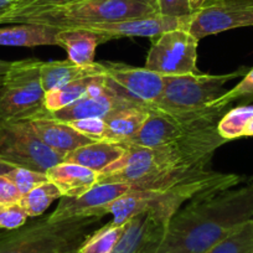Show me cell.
Listing matches in <instances>:
<instances>
[{"instance_id": "29", "label": "cell", "mask_w": 253, "mask_h": 253, "mask_svg": "<svg viewBox=\"0 0 253 253\" xmlns=\"http://www.w3.org/2000/svg\"><path fill=\"white\" fill-rule=\"evenodd\" d=\"M11 181L15 184L18 187L21 195H25L29 191L34 189V187L39 186V185L43 184V182L48 181V177L46 172L35 171V170L25 169V168H14L11 171L5 174Z\"/></svg>"}, {"instance_id": "10", "label": "cell", "mask_w": 253, "mask_h": 253, "mask_svg": "<svg viewBox=\"0 0 253 253\" xmlns=\"http://www.w3.org/2000/svg\"><path fill=\"white\" fill-rule=\"evenodd\" d=\"M253 26V0H213L187 19L185 29L199 41L233 29Z\"/></svg>"}, {"instance_id": "16", "label": "cell", "mask_w": 253, "mask_h": 253, "mask_svg": "<svg viewBox=\"0 0 253 253\" xmlns=\"http://www.w3.org/2000/svg\"><path fill=\"white\" fill-rule=\"evenodd\" d=\"M28 122L38 137L47 147L62 155L63 158L77 148L96 142L77 132L66 122L56 121L50 117L41 116L38 118L29 119Z\"/></svg>"}, {"instance_id": "39", "label": "cell", "mask_w": 253, "mask_h": 253, "mask_svg": "<svg viewBox=\"0 0 253 253\" xmlns=\"http://www.w3.org/2000/svg\"><path fill=\"white\" fill-rule=\"evenodd\" d=\"M29 0H16L15 3L13 4V5L10 6V8L9 9H11V8H18V6H20V5H23V4H25V3H28Z\"/></svg>"}, {"instance_id": "36", "label": "cell", "mask_w": 253, "mask_h": 253, "mask_svg": "<svg viewBox=\"0 0 253 253\" xmlns=\"http://www.w3.org/2000/svg\"><path fill=\"white\" fill-rule=\"evenodd\" d=\"M213 0H190V4H191V9H193V14L195 11H198L199 9H201L203 6L208 5L209 3H211Z\"/></svg>"}, {"instance_id": "14", "label": "cell", "mask_w": 253, "mask_h": 253, "mask_svg": "<svg viewBox=\"0 0 253 253\" xmlns=\"http://www.w3.org/2000/svg\"><path fill=\"white\" fill-rule=\"evenodd\" d=\"M132 106H140V104L119 96L106 84L104 76H97L84 97L58 111H45L41 116L50 117L61 122L79 121L86 118H104L116 109Z\"/></svg>"}, {"instance_id": "11", "label": "cell", "mask_w": 253, "mask_h": 253, "mask_svg": "<svg viewBox=\"0 0 253 253\" xmlns=\"http://www.w3.org/2000/svg\"><path fill=\"white\" fill-rule=\"evenodd\" d=\"M106 84L116 93L140 106L157 103L164 89V76L145 67L102 61Z\"/></svg>"}, {"instance_id": "1", "label": "cell", "mask_w": 253, "mask_h": 253, "mask_svg": "<svg viewBox=\"0 0 253 253\" xmlns=\"http://www.w3.org/2000/svg\"><path fill=\"white\" fill-rule=\"evenodd\" d=\"M225 143L216 124L163 147L124 145L126 154L99 174L98 182H126L134 190L169 189L212 171L213 154Z\"/></svg>"}, {"instance_id": "37", "label": "cell", "mask_w": 253, "mask_h": 253, "mask_svg": "<svg viewBox=\"0 0 253 253\" xmlns=\"http://www.w3.org/2000/svg\"><path fill=\"white\" fill-rule=\"evenodd\" d=\"M15 1L16 0H0V14L8 10Z\"/></svg>"}, {"instance_id": "17", "label": "cell", "mask_w": 253, "mask_h": 253, "mask_svg": "<svg viewBox=\"0 0 253 253\" xmlns=\"http://www.w3.org/2000/svg\"><path fill=\"white\" fill-rule=\"evenodd\" d=\"M48 180L60 189L62 198H79L98 184L99 174L82 165L62 162L46 171Z\"/></svg>"}, {"instance_id": "9", "label": "cell", "mask_w": 253, "mask_h": 253, "mask_svg": "<svg viewBox=\"0 0 253 253\" xmlns=\"http://www.w3.org/2000/svg\"><path fill=\"white\" fill-rule=\"evenodd\" d=\"M199 40L186 29H174L152 39L145 69L162 76L199 74Z\"/></svg>"}, {"instance_id": "26", "label": "cell", "mask_w": 253, "mask_h": 253, "mask_svg": "<svg viewBox=\"0 0 253 253\" xmlns=\"http://www.w3.org/2000/svg\"><path fill=\"white\" fill-rule=\"evenodd\" d=\"M62 198L60 189L50 180L39 186L34 187L31 191L20 199V204L26 211L29 217H40L51 204L57 199Z\"/></svg>"}, {"instance_id": "40", "label": "cell", "mask_w": 253, "mask_h": 253, "mask_svg": "<svg viewBox=\"0 0 253 253\" xmlns=\"http://www.w3.org/2000/svg\"><path fill=\"white\" fill-rule=\"evenodd\" d=\"M248 181H253V175H252V176H250V177H248Z\"/></svg>"}, {"instance_id": "19", "label": "cell", "mask_w": 253, "mask_h": 253, "mask_svg": "<svg viewBox=\"0 0 253 253\" xmlns=\"http://www.w3.org/2000/svg\"><path fill=\"white\" fill-rule=\"evenodd\" d=\"M104 70L102 62L91 65H76L67 60L42 62L40 67L41 84L45 93L84 77L103 76Z\"/></svg>"}, {"instance_id": "27", "label": "cell", "mask_w": 253, "mask_h": 253, "mask_svg": "<svg viewBox=\"0 0 253 253\" xmlns=\"http://www.w3.org/2000/svg\"><path fill=\"white\" fill-rule=\"evenodd\" d=\"M206 253H253V220L243 223Z\"/></svg>"}, {"instance_id": "28", "label": "cell", "mask_w": 253, "mask_h": 253, "mask_svg": "<svg viewBox=\"0 0 253 253\" xmlns=\"http://www.w3.org/2000/svg\"><path fill=\"white\" fill-rule=\"evenodd\" d=\"M82 0H29L28 3L18 6V8H11L0 14V25L6 24L9 19L14 16L21 15V14L33 13V11L43 10V9L58 8V6H66L71 4H76Z\"/></svg>"}, {"instance_id": "4", "label": "cell", "mask_w": 253, "mask_h": 253, "mask_svg": "<svg viewBox=\"0 0 253 253\" xmlns=\"http://www.w3.org/2000/svg\"><path fill=\"white\" fill-rule=\"evenodd\" d=\"M101 217H76L51 222L38 218L0 236V253H75L97 230Z\"/></svg>"}, {"instance_id": "7", "label": "cell", "mask_w": 253, "mask_h": 253, "mask_svg": "<svg viewBox=\"0 0 253 253\" xmlns=\"http://www.w3.org/2000/svg\"><path fill=\"white\" fill-rule=\"evenodd\" d=\"M247 67L225 75L191 74L184 76H164V89L154 107L167 112H191L205 108L226 93V84L243 77Z\"/></svg>"}, {"instance_id": "18", "label": "cell", "mask_w": 253, "mask_h": 253, "mask_svg": "<svg viewBox=\"0 0 253 253\" xmlns=\"http://www.w3.org/2000/svg\"><path fill=\"white\" fill-rule=\"evenodd\" d=\"M101 34L84 28L58 29L56 35V46L66 51L67 58L76 65H91L94 61V53L101 43L106 42Z\"/></svg>"}, {"instance_id": "33", "label": "cell", "mask_w": 253, "mask_h": 253, "mask_svg": "<svg viewBox=\"0 0 253 253\" xmlns=\"http://www.w3.org/2000/svg\"><path fill=\"white\" fill-rule=\"evenodd\" d=\"M23 198L18 187L6 175H0V203H16Z\"/></svg>"}, {"instance_id": "25", "label": "cell", "mask_w": 253, "mask_h": 253, "mask_svg": "<svg viewBox=\"0 0 253 253\" xmlns=\"http://www.w3.org/2000/svg\"><path fill=\"white\" fill-rule=\"evenodd\" d=\"M124 230L126 223L117 226L109 221L107 225L94 230L75 253H111L121 240Z\"/></svg>"}, {"instance_id": "23", "label": "cell", "mask_w": 253, "mask_h": 253, "mask_svg": "<svg viewBox=\"0 0 253 253\" xmlns=\"http://www.w3.org/2000/svg\"><path fill=\"white\" fill-rule=\"evenodd\" d=\"M97 76L84 77L67 84L52 89L45 94V108L47 112H55L63 107L70 106L77 99L84 97L89 89Z\"/></svg>"}, {"instance_id": "22", "label": "cell", "mask_w": 253, "mask_h": 253, "mask_svg": "<svg viewBox=\"0 0 253 253\" xmlns=\"http://www.w3.org/2000/svg\"><path fill=\"white\" fill-rule=\"evenodd\" d=\"M57 33L58 29L39 24H11L6 28H0V46H53Z\"/></svg>"}, {"instance_id": "21", "label": "cell", "mask_w": 253, "mask_h": 253, "mask_svg": "<svg viewBox=\"0 0 253 253\" xmlns=\"http://www.w3.org/2000/svg\"><path fill=\"white\" fill-rule=\"evenodd\" d=\"M126 148L119 143L93 142L72 150L63 162L82 165L87 169L101 174L109 165L116 163L126 154Z\"/></svg>"}, {"instance_id": "20", "label": "cell", "mask_w": 253, "mask_h": 253, "mask_svg": "<svg viewBox=\"0 0 253 253\" xmlns=\"http://www.w3.org/2000/svg\"><path fill=\"white\" fill-rule=\"evenodd\" d=\"M149 117V112L142 106L124 107L116 109L103 118L104 142L122 143L138 134Z\"/></svg>"}, {"instance_id": "31", "label": "cell", "mask_w": 253, "mask_h": 253, "mask_svg": "<svg viewBox=\"0 0 253 253\" xmlns=\"http://www.w3.org/2000/svg\"><path fill=\"white\" fill-rule=\"evenodd\" d=\"M157 13L168 18L186 19L193 15L190 0H155Z\"/></svg>"}, {"instance_id": "41", "label": "cell", "mask_w": 253, "mask_h": 253, "mask_svg": "<svg viewBox=\"0 0 253 253\" xmlns=\"http://www.w3.org/2000/svg\"><path fill=\"white\" fill-rule=\"evenodd\" d=\"M3 233H4V232H0V236H1V235H3Z\"/></svg>"}, {"instance_id": "6", "label": "cell", "mask_w": 253, "mask_h": 253, "mask_svg": "<svg viewBox=\"0 0 253 253\" xmlns=\"http://www.w3.org/2000/svg\"><path fill=\"white\" fill-rule=\"evenodd\" d=\"M41 65L42 61L35 58L11 63L0 87V121H29L46 111Z\"/></svg>"}, {"instance_id": "38", "label": "cell", "mask_w": 253, "mask_h": 253, "mask_svg": "<svg viewBox=\"0 0 253 253\" xmlns=\"http://www.w3.org/2000/svg\"><path fill=\"white\" fill-rule=\"evenodd\" d=\"M248 137H253V116L252 118H251L250 123H248L247 129H246V133H245V138H248Z\"/></svg>"}, {"instance_id": "34", "label": "cell", "mask_w": 253, "mask_h": 253, "mask_svg": "<svg viewBox=\"0 0 253 253\" xmlns=\"http://www.w3.org/2000/svg\"><path fill=\"white\" fill-rule=\"evenodd\" d=\"M11 63L13 62L0 60V87H1V84H3L4 79H5V75L6 72L9 71V69H10Z\"/></svg>"}, {"instance_id": "15", "label": "cell", "mask_w": 253, "mask_h": 253, "mask_svg": "<svg viewBox=\"0 0 253 253\" xmlns=\"http://www.w3.org/2000/svg\"><path fill=\"white\" fill-rule=\"evenodd\" d=\"M187 19L168 18V16L155 15L144 18L129 19V20L116 21V23L98 24V25L86 26L84 29L101 34L107 41L119 38H150L154 39L167 31L174 29H185Z\"/></svg>"}, {"instance_id": "12", "label": "cell", "mask_w": 253, "mask_h": 253, "mask_svg": "<svg viewBox=\"0 0 253 253\" xmlns=\"http://www.w3.org/2000/svg\"><path fill=\"white\" fill-rule=\"evenodd\" d=\"M176 212L172 209H157L135 215L126 223V230L111 253H157Z\"/></svg>"}, {"instance_id": "13", "label": "cell", "mask_w": 253, "mask_h": 253, "mask_svg": "<svg viewBox=\"0 0 253 253\" xmlns=\"http://www.w3.org/2000/svg\"><path fill=\"white\" fill-rule=\"evenodd\" d=\"M134 187L126 182H98L79 198H61L57 208L48 215L51 222L76 217H103L108 208Z\"/></svg>"}, {"instance_id": "30", "label": "cell", "mask_w": 253, "mask_h": 253, "mask_svg": "<svg viewBox=\"0 0 253 253\" xmlns=\"http://www.w3.org/2000/svg\"><path fill=\"white\" fill-rule=\"evenodd\" d=\"M28 213L20 201L16 203H0V228L14 231L26 225Z\"/></svg>"}, {"instance_id": "3", "label": "cell", "mask_w": 253, "mask_h": 253, "mask_svg": "<svg viewBox=\"0 0 253 253\" xmlns=\"http://www.w3.org/2000/svg\"><path fill=\"white\" fill-rule=\"evenodd\" d=\"M155 14H158L155 0H82L71 5L21 14L9 19L6 24H39L55 29H71Z\"/></svg>"}, {"instance_id": "5", "label": "cell", "mask_w": 253, "mask_h": 253, "mask_svg": "<svg viewBox=\"0 0 253 253\" xmlns=\"http://www.w3.org/2000/svg\"><path fill=\"white\" fill-rule=\"evenodd\" d=\"M149 117L140 132L123 145L157 148L171 144L198 130L216 126L228 107H218L211 103L205 108L191 112H167L154 107H143Z\"/></svg>"}, {"instance_id": "35", "label": "cell", "mask_w": 253, "mask_h": 253, "mask_svg": "<svg viewBox=\"0 0 253 253\" xmlns=\"http://www.w3.org/2000/svg\"><path fill=\"white\" fill-rule=\"evenodd\" d=\"M14 168H16L15 165L11 164V163L6 162V160H4V159H1V158H0V175L8 174V172L11 171Z\"/></svg>"}, {"instance_id": "2", "label": "cell", "mask_w": 253, "mask_h": 253, "mask_svg": "<svg viewBox=\"0 0 253 253\" xmlns=\"http://www.w3.org/2000/svg\"><path fill=\"white\" fill-rule=\"evenodd\" d=\"M253 220V181L198 196L174 215L157 253H206Z\"/></svg>"}, {"instance_id": "32", "label": "cell", "mask_w": 253, "mask_h": 253, "mask_svg": "<svg viewBox=\"0 0 253 253\" xmlns=\"http://www.w3.org/2000/svg\"><path fill=\"white\" fill-rule=\"evenodd\" d=\"M70 126L76 129L81 134L96 140L102 142L104 134V121L103 118H86L79 119V121L66 122Z\"/></svg>"}, {"instance_id": "8", "label": "cell", "mask_w": 253, "mask_h": 253, "mask_svg": "<svg viewBox=\"0 0 253 253\" xmlns=\"http://www.w3.org/2000/svg\"><path fill=\"white\" fill-rule=\"evenodd\" d=\"M0 158L15 167L40 172L65 160L38 137L28 121H0Z\"/></svg>"}, {"instance_id": "24", "label": "cell", "mask_w": 253, "mask_h": 253, "mask_svg": "<svg viewBox=\"0 0 253 253\" xmlns=\"http://www.w3.org/2000/svg\"><path fill=\"white\" fill-rule=\"evenodd\" d=\"M253 116V104L231 108L223 114L217 123V132L226 142L245 138L246 129Z\"/></svg>"}]
</instances>
